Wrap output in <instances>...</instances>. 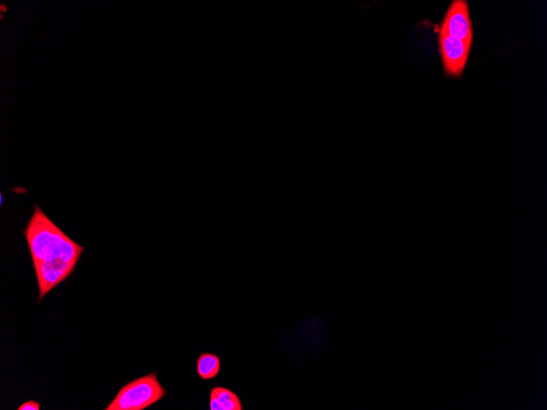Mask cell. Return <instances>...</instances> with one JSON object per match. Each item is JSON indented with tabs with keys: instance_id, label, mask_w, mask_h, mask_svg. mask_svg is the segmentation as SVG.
Returning a JSON list of instances; mask_svg holds the SVG:
<instances>
[{
	"instance_id": "obj_9",
	"label": "cell",
	"mask_w": 547,
	"mask_h": 410,
	"mask_svg": "<svg viewBox=\"0 0 547 410\" xmlns=\"http://www.w3.org/2000/svg\"><path fill=\"white\" fill-rule=\"evenodd\" d=\"M3 18H4L3 14H0V19H3Z\"/></svg>"
},
{
	"instance_id": "obj_4",
	"label": "cell",
	"mask_w": 547,
	"mask_h": 410,
	"mask_svg": "<svg viewBox=\"0 0 547 410\" xmlns=\"http://www.w3.org/2000/svg\"><path fill=\"white\" fill-rule=\"evenodd\" d=\"M442 32L472 44L473 29L468 4L463 0L453 1L444 19Z\"/></svg>"
},
{
	"instance_id": "obj_1",
	"label": "cell",
	"mask_w": 547,
	"mask_h": 410,
	"mask_svg": "<svg viewBox=\"0 0 547 410\" xmlns=\"http://www.w3.org/2000/svg\"><path fill=\"white\" fill-rule=\"evenodd\" d=\"M23 234L34 267L41 264L75 266L85 250L54 225L38 205Z\"/></svg>"
},
{
	"instance_id": "obj_3",
	"label": "cell",
	"mask_w": 547,
	"mask_h": 410,
	"mask_svg": "<svg viewBox=\"0 0 547 410\" xmlns=\"http://www.w3.org/2000/svg\"><path fill=\"white\" fill-rule=\"evenodd\" d=\"M440 45L446 73L452 77L462 75L468 61L471 44L441 31Z\"/></svg>"
},
{
	"instance_id": "obj_5",
	"label": "cell",
	"mask_w": 547,
	"mask_h": 410,
	"mask_svg": "<svg viewBox=\"0 0 547 410\" xmlns=\"http://www.w3.org/2000/svg\"><path fill=\"white\" fill-rule=\"evenodd\" d=\"M211 410H242L240 398L237 394L221 387L213 388L210 394Z\"/></svg>"
},
{
	"instance_id": "obj_6",
	"label": "cell",
	"mask_w": 547,
	"mask_h": 410,
	"mask_svg": "<svg viewBox=\"0 0 547 410\" xmlns=\"http://www.w3.org/2000/svg\"><path fill=\"white\" fill-rule=\"evenodd\" d=\"M221 360L218 355L205 353L200 355L197 362V371L203 380H210L218 375Z\"/></svg>"
},
{
	"instance_id": "obj_7",
	"label": "cell",
	"mask_w": 547,
	"mask_h": 410,
	"mask_svg": "<svg viewBox=\"0 0 547 410\" xmlns=\"http://www.w3.org/2000/svg\"><path fill=\"white\" fill-rule=\"evenodd\" d=\"M41 404L34 401H26L18 408V410H40Z\"/></svg>"
},
{
	"instance_id": "obj_8",
	"label": "cell",
	"mask_w": 547,
	"mask_h": 410,
	"mask_svg": "<svg viewBox=\"0 0 547 410\" xmlns=\"http://www.w3.org/2000/svg\"><path fill=\"white\" fill-rule=\"evenodd\" d=\"M0 10H1V12L6 13L7 12V5L1 4H0Z\"/></svg>"
},
{
	"instance_id": "obj_2",
	"label": "cell",
	"mask_w": 547,
	"mask_h": 410,
	"mask_svg": "<svg viewBox=\"0 0 547 410\" xmlns=\"http://www.w3.org/2000/svg\"><path fill=\"white\" fill-rule=\"evenodd\" d=\"M156 372L139 377L124 386L106 410H142L166 396Z\"/></svg>"
}]
</instances>
